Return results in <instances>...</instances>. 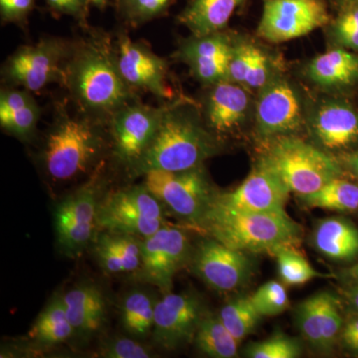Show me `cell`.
I'll use <instances>...</instances> for the list:
<instances>
[{
    "instance_id": "obj_6",
    "label": "cell",
    "mask_w": 358,
    "mask_h": 358,
    "mask_svg": "<svg viewBox=\"0 0 358 358\" xmlns=\"http://www.w3.org/2000/svg\"><path fill=\"white\" fill-rule=\"evenodd\" d=\"M162 203L143 186L110 193L99 202L96 223L110 232L124 233L145 239L164 224Z\"/></svg>"
},
{
    "instance_id": "obj_2",
    "label": "cell",
    "mask_w": 358,
    "mask_h": 358,
    "mask_svg": "<svg viewBox=\"0 0 358 358\" xmlns=\"http://www.w3.org/2000/svg\"><path fill=\"white\" fill-rule=\"evenodd\" d=\"M181 103L169 106L154 140L131 171L143 176L150 171H185L201 167L215 150L208 131Z\"/></svg>"
},
{
    "instance_id": "obj_44",
    "label": "cell",
    "mask_w": 358,
    "mask_h": 358,
    "mask_svg": "<svg viewBox=\"0 0 358 358\" xmlns=\"http://www.w3.org/2000/svg\"><path fill=\"white\" fill-rule=\"evenodd\" d=\"M345 296L350 305L358 313V282H355L350 289H346Z\"/></svg>"
},
{
    "instance_id": "obj_16",
    "label": "cell",
    "mask_w": 358,
    "mask_h": 358,
    "mask_svg": "<svg viewBox=\"0 0 358 358\" xmlns=\"http://www.w3.org/2000/svg\"><path fill=\"white\" fill-rule=\"evenodd\" d=\"M303 113L293 87L282 79L271 80L261 90L256 105V126L265 138L292 134L300 128Z\"/></svg>"
},
{
    "instance_id": "obj_4",
    "label": "cell",
    "mask_w": 358,
    "mask_h": 358,
    "mask_svg": "<svg viewBox=\"0 0 358 358\" xmlns=\"http://www.w3.org/2000/svg\"><path fill=\"white\" fill-rule=\"evenodd\" d=\"M259 162L278 176L289 192L303 197L341 178L338 159L292 134L268 138Z\"/></svg>"
},
{
    "instance_id": "obj_13",
    "label": "cell",
    "mask_w": 358,
    "mask_h": 358,
    "mask_svg": "<svg viewBox=\"0 0 358 358\" xmlns=\"http://www.w3.org/2000/svg\"><path fill=\"white\" fill-rule=\"evenodd\" d=\"M248 253L231 248L211 238L200 242L193 258V268L200 279L218 292L243 287L253 273Z\"/></svg>"
},
{
    "instance_id": "obj_17",
    "label": "cell",
    "mask_w": 358,
    "mask_h": 358,
    "mask_svg": "<svg viewBox=\"0 0 358 358\" xmlns=\"http://www.w3.org/2000/svg\"><path fill=\"white\" fill-rule=\"evenodd\" d=\"M114 56L117 69L131 89L145 90L159 98L171 96L164 59L124 35L117 40Z\"/></svg>"
},
{
    "instance_id": "obj_26",
    "label": "cell",
    "mask_w": 358,
    "mask_h": 358,
    "mask_svg": "<svg viewBox=\"0 0 358 358\" xmlns=\"http://www.w3.org/2000/svg\"><path fill=\"white\" fill-rule=\"evenodd\" d=\"M75 334L68 319L62 294L54 296L28 331V336L35 343L53 345L65 343Z\"/></svg>"
},
{
    "instance_id": "obj_24",
    "label": "cell",
    "mask_w": 358,
    "mask_h": 358,
    "mask_svg": "<svg viewBox=\"0 0 358 358\" xmlns=\"http://www.w3.org/2000/svg\"><path fill=\"white\" fill-rule=\"evenodd\" d=\"M40 109L27 90H2L0 95V124L9 134L27 138L36 129Z\"/></svg>"
},
{
    "instance_id": "obj_19",
    "label": "cell",
    "mask_w": 358,
    "mask_h": 358,
    "mask_svg": "<svg viewBox=\"0 0 358 358\" xmlns=\"http://www.w3.org/2000/svg\"><path fill=\"white\" fill-rule=\"evenodd\" d=\"M249 109L247 89L229 80L212 85L206 100L207 122L214 131L229 133L244 121Z\"/></svg>"
},
{
    "instance_id": "obj_45",
    "label": "cell",
    "mask_w": 358,
    "mask_h": 358,
    "mask_svg": "<svg viewBox=\"0 0 358 358\" xmlns=\"http://www.w3.org/2000/svg\"><path fill=\"white\" fill-rule=\"evenodd\" d=\"M341 275L345 278V279L355 282H355H358V263L352 266V268L343 271V272L341 273Z\"/></svg>"
},
{
    "instance_id": "obj_7",
    "label": "cell",
    "mask_w": 358,
    "mask_h": 358,
    "mask_svg": "<svg viewBox=\"0 0 358 358\" xmlns=\"http://www.w3.org/2000/svg\"><path fill=\"white\" fill-rule=\"evenodd\" d=\"M143 185L178 217L196 226L214 194L202 167L185 171H150Z\"/></svg>"
},
{
    "instance_id": "obj_21",
    "label": "cell",
    "mask_w": 358,
    "mask_h": 358,
    "mask_svg": "<svg viewBox=\"0 0 358 358\" xmlns=\"http://www.w3.org/2000/svg\"><path fill=\"white\" fill-rule=\"evenodd\" d=\"M313 133L327 150H345L358 141V114L345 103H327L313 120Z\"/></svg>"
},
{
    "instance_id": "obj_40",
    "label": "cell",
    "mask_w": 358,
    "mask_h": 358,
    "mask_svg": "<svg viewBox=\"0 0 358 358\" xmlns=\"http://www.w3.org/2000/svg\"><path fill=\"white\" fill-rule=\"evenodd\" d=\"M101 357L108 358H150L152 350L140 341L126 338H113L101 348Z\"/></svg>"
},
{
    "instance_id": "obj_23",
    "label": "cell",
    "mask_w": 358,
    "mask_h": 358,
    "mask_svg": "<svg viewBox=\"0 0 358 358\" xmlns=\"http://www.w3.org/2000/svg\"><path fill=\"white\" fill-rule=\"evenodd\" d=\"M247 0H190L178 20L193 36L221 32Z\"/></svg>"
},
{
    "instance_id": "obj_41",
    "label": "cell",
    "mask_w": 358,
    "mask_h": 358,
    "mask_svg": "<svg viewBox=\"0 0 358 358\" xmlns=\"http://www.w3.org/2000/svg\"><path fill=\"white\" fill-rule=\"evenodd\" d=\"M35 6V0H0V14L4 22H25Z\"/></svg>"
},
{
    "instance_id": "obj_33",
    "label": "cell",
    "mask_w": 358,
    "mask_h": 358,
    "mask_svg": "<svg viewBox=\"0 0 358 358\" xmlns=\"http://www.w3.org/2000/svg\"><path fill=\"white\" fill-rule=\"evenodd\" d=\"M296 322L306 341L315 350L324 352L320 322V293L313 294L298 306Z\"/></svg>"
},
{
    "instance_id": "obj_11",
    "label": "cell",
    "mask_w": 358,
    "mask_h": 358,
    "mask_svg": "<svg viewBox=\"0 0 358 358\" xmlns=\"http://www.w3.org/2000/svg\"><path fill=\"white\" fill-rule=\"evenodd\" d=\"M169 106L162 108L129 103L110 117L115 157L131 169L154 140Z\"/></svg>"
},
{
    "instance_id": "obj_29",
    "label": "cell",
    "mask_w": 358,
    "mask_h": 358,
    "mask_svg": "<svg viewBox=\"0 0 358 358\" xmlns=\"http://www.w3.org/2000/svg\"><path fill=\"white\" fill-rule=\"evenodd\" d=\"M157 301L145 292H131L121 303V322L127 333L145 338L154 329Z\"/></svg>"
},
{
    "instance_id": "obj_46",
    "label": "cell",
    "mask_w": 358,
    "mask_h": 358,
    "mask_svg": "<svg viewBox=\"0 0 358 358\" xmlns=\"http://www.w3.org/2000/svg\"><path fill=\"white\" fill-rule=\"evenodd\" d=\"M343 341V343H345L346 348H350V350H353V352H358V336L345 339V341Z\"/></svg>"
},
{
    "instance_id": "obj_5",
    "label": "cell",
    "mask_w": 358,
    "mask_h": 358,
    "mask_svg": "<svg viewBox=\"0 0 358 358\" xmlns=\"http://www.w3.org/2000/svg\"><path fill=\"white\" fill-rule=\"evenodd\" d=\"M103 145L100 129L92 120L62 115L45 141L42 152L45 171L54 180H70L91 169Z\"/></svg>"
},
{
    "instance_id": "obj_30",
    "label": "cell",
    "mask_w": 358,
    "mask_h": 358,
    "mask_svg": "<svg viewBox=\"0 0 358 358\" xmlns=\"http://www.w3.org/2000/svg\"><path fill=\"white\" fill-rule=\"evenodd\" d=\"M218 317L239 343L255 329L262 317L257 312L250 296L237 298L226 303L221 308Z\"/></svg>"
},
{
    "instance_id": "obj_10",
    "label": "cell",
    "mask_w": 358,
    "mask_h": 358,
    "mask_svg": "<svg viewBox=\"0 0 358 358\" xmlns=\"http://www.w3.org/2000/svg\"><path fill=\"white\" fill-rule=\"evenodd\" d=\"M189 255V239L185 231L164 225L143 240L141 267L136 271L141 281L169 293L173 278Z\"/></svg>"
},
{
    "instance_id": "obj_35",
    "label": "cell",
    "mask_w": 358,
    "mask_h": 358,
    "mask_svg": "<svg viewBox=\"0 0 358 358\" xmlns=\"http://www.w3.org/2000/svg\"><path fill=\"white\" fill-rule=\"evenodd\" d=\"M246 355L252 358H296L301 357V345L296 338L277 334L265 341L250 343Z\"/></svg>"
},
{
    "instance_id": "obj_14",
    "label": "cell",
    "mask_w": 358,
    "mask_h": 358,
    "mask_svg": "<svg viewBox=\"0 0 358 358\" xmlns=\"http://www.w3.org/2000/svg\"><path fill=\"white\" fill-rule=\"evenodd\" d=\"M98 200L94 183L61 201L55 209L58 243L67 255L83 251L95 233Z\"/></svg>"
},
{
    "instance_id": "obj_12",
    "label": "cell",
    "mask_w": 358,
    "mask_h": 358,
    "mask_svg": "<svg viewBox=\"0 0 358 358\" xmlns=\"http://www.w3.org/2000/svg\"><path fill=\"white\" fill-rule=\"evenodd\" d=\"M203 303L192 293H166L157 301L152 338L164 350H176L195 338L205 317Z\"/></svg>"
},
{
    "instance_id": "obj_32",
    "label": "cell",
    "mask_w": 358,
    "mask_h": 358,
    "mask_svg": "<svg viewBox=\"0 0 358 358\" xmlns=\"http://www.w3.org/2000/svg\"><path fill=\"white\" fill-rule=\"evenodd\" d=\"M96 241L109 247L121 258L126 273L136 272L141 267L143 241L134 235L107 232L99 236Z\"/></svg>"
},
{
    "instance_id": "obj_25",
    "label": "cell",
    "mask_w": 358,
    "mask_h": 358,
    "mask_svg": "<svg viewBox=\"0 0 358 358\" xmlns=\"http://www.w3.org/2000/svg\"><path fill=\"white\" fill-rule=\"evenodd\" d=\"M308 76L322 86H348L358 79V57L343 49L327 51L310 63Z\"/></svg>"
},
{
    "instance_id": "obj_18",
    "label": "cell",
    "mask_w": 358,
    "mask_h": 358,
    "mask_svg": "<svg viewBox=\"0 0 358 358\" xmlns=\"http://www.w3.org/2000/svg\"><path fill=\"white\" fill-rule=\"evenodd\" d=\"M232 42L223 33L193 36L178 52V57L189 66L193 74L205 85L228 80Z\"/></svg>"
},
{
    "instance_id": "obj_8",
    "label": "cell",
    "mask_w": 358,
    "mask_h": 358,
    "mask_svg": "<svg viewBox=\"0 0 358 358\" xmlns=\"http://www.w3.org/2000/svg\"><path fill=\"white\" fill-rule=\"evenodd\" d=\"M324 0H264L257 34L271 43H282L327 25Z\"/></svg>"
},
{
    "instance_id": "obj_37",
    "label": "cell",
    "mask_w": 358,
    "mask_h": 358,
    "mask_svg": "<svg viewBox=\"0 0 358 358\" xmlns=\"http://www.w3.org/2000/svg\"><path fill=\"white\" fill-rule=\"evenodd\" d=\"M171 2V0H117L122 16L134 24L157 17L166 10Z\"/></svg>"
},
{
    "instance_id": "obj_22",
    "label": "cell",
    "mask_w": 358,
    "mask_h": 358,
    "mask_svg": "<svg viewBox=\"0 0 358 358\" xmlns=\"http://www.w3.org/2000/svg\"><path fill=\"white\" fill-rule=\"evenodd\" d=\"M312 239L317 251L329 260L350 262L358 258V228L346 219H322L315 226Z\"/></svg>"
},
{
    "instance_id": "obj_28",
    "label": "cell",
    "mask_w": 358,
    "mask_h": 358,
    "mask_svg": "<svg viewBox=\"0 0 358 358\" xmlns=\"http://www.w3.org/2000/svg\"><path fill=\"white\" fill-rule=\"evenodd\" d=\"M197 348L209 357H237L240 343L224 326L218 315H205L194 338Z\"/></svg>"
},
{
    "instance_id": "obj_36",
    "label": "cell",
    "mask_w": 358,
    "mask_h": 358,
    "mask_svg": "<svg viewBox=\"0 0 358 358\" xmlns=\"http://www.w3.org/2000/svg\"><path fill=\"white\" fill-rule=\"evenodd\" d=\"M320 322L324 352H329L343 331V322L338 300L334 294L327 292L320 293Z\"/></svg>"
},
{
    "instance_id": "obj_1",
    "label": "cell",
    "mask_w": 358,
    "mask_h": 358,
    "mask_svg": "<svg viewBox=\"0 0 358 358\" xmlns=\"http://www.w3.org/2000/svg\"><path fill=\"white\" fill-rule=\"evenodd\" d=\"M197 227L231 248L245 253H270L296 247L301 226L287 213H257L229 208L212 199Z\"/></svg>"
},
{
    "instance_id": "obj_42",
    "label": "cell",
    "mask_w": 358,
    "mask_h": 358,
    "mask_svg": "<svg viewBox=\"0 0 358 358\" xmlns=\"http://www.w3.org/2000/svg\"><path fill=\"white\" fill-rule=\"evenodd\" d=\"M49 8L59 15L72 16L84 22L88 13V0H45Z\"/></svg>"
},
{
    "instance_id": "obj_27",
    "label": "cell",
    "mask_w": 358,
    "mask_h": 358,
    "mask_svg": "<svg viewBox=\"0 0 358 358\" xmlns=\"http://www.w3.org/2000/svg\"><path fill=\"white\" fill-rule=\"evenodd\" d=\"M308 208L336 212L358 210V185L341 178L331 181L312 194L300 197Z\"/></svg>"
},
{
    "instance_id": "obj_15",
    "label": "cell",
    "mask_w": 358,
    "mask_h": 358,
    "mask_svg": "<svg viewBox=\"0 0 358 358\" xmlns=\"http://www.w3.org/2000/svg\"><path fill=\"white\" fill-rule=\"evenodd\" d=\"M289 190L270 169L258 162L236 189L214 195L218 203L239 211L287 213Z\"/></svg>"
},
{
    "instance_id": "obj_39",
    "label": "cell",
    "mask_w": 358,
    "mask_h": 358,
    "mask_svg": "<svg viewBox=\"0 0 358 358\" xmlns=\"http://www.w3.org/2000/svg\"><path fill=\"white\" fill-rule=\"evenodd\" d=\"M272 79V70L268 56L262 49L254 46L243 87L246 89L262 90Z\"/></svg>"
},
{
    "instance_id": "obj_43",
    "label": "cell",
    "mask_w": 358,
    "mask_h": 358,
    "mask_svg": "<svg viewBox=\"0 0 358 358\" xmlns=\"http://www.w3.org/2000/svg\"><path fill=\"white\" fill-rule=\"evenodd\" d=\"M338 160L343 169H348L358 178V150L343 155Z\"/></svg>"
},
{
    "instance_id": "obj_47",
    "label": "cell",
    "mask_w": 358,
    "mask_h": 358,
    "mask_svg": "<svg viewBox=\"0 0 358 358\" xmlns=\"http://www.w3.org/2000/svg\"><path fill=\"white\" fill-rule=\"evenodd\" d=\"M89 3L94 4V6L98 7V8H103L107 6L108 0H88Z\"/></svg>"
},
{
    "instance_id": "obj_48",
    "label": "cell",
    "mask_w": 358,
    "mask_h": 358,
    "mask_svg": "<svg viewBox=\"0 0 358 358\" xmlns=\"http://www.w3.org/2000/svg\"><path fill=\"white\" fill-rule=\"evenodd\" d=\"M338 1L343 2V4L348 3V2L355 1V0H338Z\"/></svg>"
},
{
    "instance_id": "obj_38",
    "label": "cell",
    "mask_w": 358,
    "mask_h": 358,
    "mask_svg": "<svg viewBox=\"0 0 358 358\" xmlns=\"http://www.w3.org/2000/svg\"><path fill=\"white\" fill-rule=\"evenodd\" d=\"M345 6L334 23V34L341 44L358 50V0L348 2Z\"/></svg>"
},
{
    "instance_id": "obj_20",
    "label": "cell",
    "mask_w": 358,
    "mask_h": 358,
    "mask_svg": "<svg viewBox=\"0 0 358 358\" xmlns=\"http://www.w3.org/2000/svg\"><path fill=\"white\" fill-rule=\"evenodd\" d=\"M62 299L75 334L93 336L102 329L107 319V301L96 285H77L62 294Z\"/></svg>"
},
{
    "instance_id": "obj_31",
    "label": "cell",
    "mask_w": 358,
    "mask_h": 358,
    "mask_svg": "<svg viewBox=\"0 0 358 358\" xmlns=\"http://www.w3.org/2000/svg\"><path fill=\"white\" fill-rule=\"evenodd\" d=\"M296 248L284 247L275 251L273 255L277 259L279 275L284 285L301 286L317 278L326 277V274L315 270Z\"/></svg>"
},
{
    "instance_id": "obj_34",
    "label": "cell",
    "mask_w": 358,
    "mask_h": 358,
    "mask_svg": "<svg viewBox=\"0 0 358 358\" xmlns=\"http://www.w3.org/2000/svg\"><path fill=\"white\" fill-rule=\"evenodd\" d=\"M261 317H275L289 308V296L284 284L268 281L250 296Z\"/></svg>"
},
{
    "instance_id": "obj_9",
    "label": "cell",
    "mask_w": 358,
    "mask_h": 358,
    "mask_svg": "<svg viewBox=\"0 0 358 358\" xmlns=\"http://www.w3.org/2000/svg\"><path fill=\"white\" fill-rule=\"evenodd\" d=\"M69 52L61 40H42L16 51L7 61L4 75L16 86L38 92L53 82H65Z\"/></svg>"
},
{
    "instance_id": "obj_3",
    "label": "cell",
    "mask_w": 358,
    "mask_h": 358,
    "mask_svg": "<svg viewBox=\"0 0 358 358\" xmlns=\"http://www.w3.org/2000/svg\"><path fill=\"white\" fill-rule=\"evenodd\" d=\"M68 86L84 110L99 117H112L134 103L131 87L117 69L114 53L105 46L82 47L66 69Z\"/></svg>"
}]
</instances>
